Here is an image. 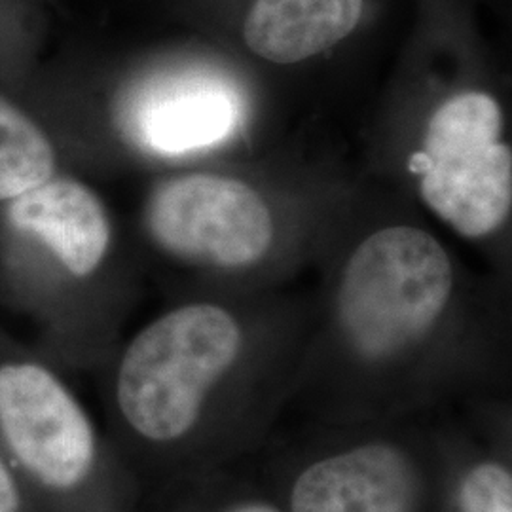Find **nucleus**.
I'll list each match as a JSON object with an SVG mask.
<instances>
[{"instance_id": "nucleus-1", "label": "nucleus", "mask_w": 512, "mask_h": 512, "mask_svg": "<svg viewBox=\"0 0 512 512\" xmlns=\"http://www.w3.org/2000/svg\"><path fill=\"white\" fill-rule=\"evenodd\" d=\"M241 334L217 306L171 311L143 330L126 351L118 403L148 439L184 435L198 418L211 385L234 363Z\"/></svg>"}, {"instance_id": "nucleus-2", "label": "nucleus", "mask_w": 512, "mask_h": 512, "mask_svg": "<svg viewBox=\"0 0 512 512\" xmlns=\"http://www.w3.org/2000/svg\"><path fill=\"white\" fill-rule=\"evenodd\" d=\"M452 264L427 232L395 226L349 258L338 294L340 323L366 357H387L433 327L452 291Z\"/></svg>"}, {"instance_id": "nucleus-3", "label": "nucleus", "mask_w": 512, "mask_h": 512, "mask_svg": "<svg viewBox=\"0 0 512 512\" xmlns=\"http://www.w3.org/2000/svg\"><path fill=\"white\" fill-rule=\"evenodd\" d=\"M501 129L494 97L463 93L433 114L412 158L423 200L465 238L492 234L511 213L512 154Z\"/></svg>"}, {"instance_id": "nucleus-4", "label": "nucleus", "mask_w": 512, "mask_h": 512, "mask_svg": "<svg viewBox=\"0 0 512 512\" xmlns=\"http://www.w3.org/2000/svg\"><path fill=\"white\" fill-rule=\"evenodd\" d=\"M148 226L169 253L226 268L253 264L274 239L264 200L251 186L217 175L162 184L148 203Z\"/></svg>"}, {"instance_id": "nucleus-5", "label": "nucleus", "mask_w": 512, "mask_h": 512, "mask_svg": "<svg viewBox=\"0 0 512 512\" xmlns=\"http://www.w3.org/2000/svg\"><path fill=\"white\" fill-rule=\"evenodd\" d=\"M238 82L213 69L152 74L118 103V124L131 143L158 156L219 147L245 120Z\"/></svg>"}, {"instance_id": "nucleus-6", "label": "nucleus", "mask_w": 512, "mask_h": 512, "mask_svg": "<svg viewBox=\"0 0 512 512\" xmlns=\"http://www.w3.org/2000/svg\"><path fill=\"white\" fill-rule=\"evenodd\" d=\"M0 425L19 461L52 488H71L93 463V433L80 406L35 365L0 368Z\"/></svg>"}, {"instance_id": "nucleus-7", "label": "nucleus", "mask_w": 512, "mask_h": 512, "mask_svg": "<svg viewBox=\"0 0 512 512\" xmlns=\"http://www.w3.org/2000/svg\"><path fill=\"white\" fill-rule=\"evenodd\" d=\"M418 482L395 448L374 444L315 463L298 478L293 512H414Z\"/></svg>"}, {"instance_id": "nucleus-8", "label": "nucleus", "mask_w": 512, "mask_h": 512, "mask_svg": "<svg viewBox=\"0 0 512 512\" xmlns=\"http://www.w3.org/2000/svg\"><path fill=\"white\" fill-rule=\"evenodd\" d=\"M8 219L40 239L74 275L92 274L107 253L110 226L103 203L84 184L44 181L12 200Z\"/></svg>"}, {"instance_id": "nucleus-9", "label": "nucleus", "mask_w": 512, "mask_h": 512, "mask_svg": "<svg viewBox=\"0 0 512 512\" xmlns=\"http://www.w3.org/2000/svg\"><path fill=\"white\" fill-rule=\"evenodd\" d=\"M363 0H256L245 19V42L272 63H298L348 37Z\"/></svg>"}, {"instance_id": "nucleus-10", "label": "nucleus", "mask_w": 512, "mask_h": 512, "mask_svg": "<svg viewBox=\"0 0 512 512\" xmlns=\"http://www.w3.org/2000/svg\"><path fill=\"white\" fill-rule=\"evenodd\" d=\"M54 169V148L48 137L0 97V200H14L48 181Z\"/></svg>"}, {"instance_id": "nucleus-11", "label": "nucleus", "mask_w": 512, "mask_h": 512, "mask_svg": "<svg viewBox=\"0 0 512 512\" xmlns=\"http://www.w3.org/2000/svg\"><path fill=\"white\" fill-rule=\"evenodd\" d=\"M463 512H512V480L499 465H482L465 478Z\"/></svg>"}, {"instance_id": "nucleus-12", "label": "nucleus", "mask_w": 512, "mask_h": 512, "mask_svg": "<svg viewBox=\"0 0 512 512\" xmlns=\"http://www.w3.org/2000/svg\"><path fill=\"white\" fill-rule=\"evenodd\" d=\"M18 507V490L4 463L0 461V512H18Z\"/></svg>"}, {"instance_id": "nucleus-13", "label": "nucleus", "mask_w": 512, "mask_h": 512, "mask_svg": "<svg viewBox=\"0 0 512 512\" xmlns=\"http://www.w3.org/2000/svg\"><path fill=\"white\" fill-rule=\"evenodd\" d=\"M236 512H275L272 509H268V507H245V509H239Z\"/></svg>"}]
</instances>
